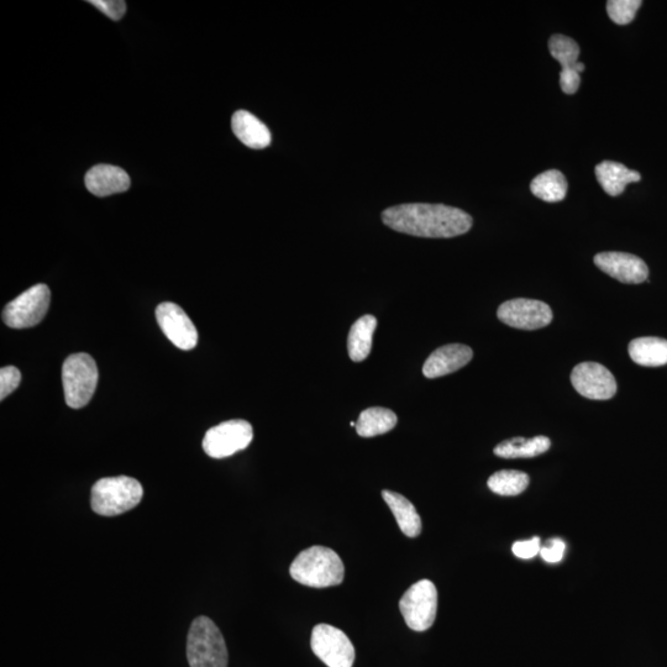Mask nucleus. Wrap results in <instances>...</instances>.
<instances>
[{
    "label": "nucleus",
    "instance_id": "nucleus-19",
    "mask_svg": "<svg viewBox=\"0 0 667 667\" xmlns=\"http://www.w3.org/2000/svg\"><path fill=\"white\" fill-rule=\"evenodd\" d=\"M629 356L635 364L659 367L667 364V340L647 336L630 341Z\"/></svg>",
    "mask_w": 667,
    "mask_h": 667
},
{
    "label": "nucleus",
    "instance_id": "nucleus-10",
    "mask_svg": "<svg viewBox=\"0 0 667 667\" xmlns=\"http://www.w3.org/2000/svg\"><path fill=\"white\" fill-rule=\"evenodd\" d=\"M498 319L514 329L538 330L551 323L554 315L548 304L535 299L518 298L498 308Z\"/></svg>",
    "mask_w": 667,
    "mask_h": 667
},
{
    "label": "nucleus",
    "instance_id": "nucleus-13",
    "mask_svg": "<svg viewBox=\"0 0 667 667\" xmlns=\"http://www.w3.org/2000/svg\"><path fill=\"white\" fill-rule=\"evenodd\" d=\"M595 264L608 276L627 285H639L648 280L647 264L640 257L627 252H601L595 256Z\"/></svg>",
    "mask_w": 667,
    "mask_h": 667
},
{
    "label": "nucleus",
    "instance_id": "nucleus-9",
    "mask_svg": "<svg viewBox=\"0 0 667 667\" xmlns=\"http://www.w3.org/2000/svg\"><path fill=\"white\" fill-rule=\"evenodd\" d=\"M311 647L328 667L354 666L355 648L343 630L329 624H318L312 632Z\"/></svg>",
    "mask_w": 667,
    "mask_h": 667
},
{
    "label": "nucleus",
    "instance_id": "nucleus-3",
    "mask_svg": "<svg viewBox=\"0 0 667 667\" xmlns=\"http://www.w3.org/2000/svg\"><path fill=\"white\" fill-rule=\"evenodd\" d=\"M143 496V486L133 477H107L94 483L91 506L99 516L114 517L138 506Z\"/></svg>",
    "mask_w": 667,
    "mask_h": 667
},
{
    "label": "nucleus",
    "instance_id": "nucleus-14",
    "mask_svg": "<svg viewBox=\"0 0 667 667\" xmlns=\"http://www.w3.org/2000/svg\"><path fill=\"white\" fill-rule=\"evenodd\" d=\"M474 357V351L469 346L450 344L441 346L425 361L423 374L427 378H438L454 374L469 364Z\"/></svg>",
    "mask_w": 667,
    "mask_h": 667
},
{
    "label": "nucleus",
    "instance_id": "nucleus-31",
    "mask_svg": "<svg viewBox=\"0 0 667 667\" xmlns=\"http://www.w3.org/2000/svg\"><path fill=\"white\" fill-rule=\"evenodd\" d=\"M566 545L561 539L550 540L549 544L540 549V555L549 564L560 563L564 559Z\"/></svg>",
    "mask_w": 667,
    "mask_h": 667
},
{
    "label": "nucleus",
    "instance_id": "nucleus-2",
    "mask_svg": "<svg viewBox=\"0 0 667 667\" xmlns=\"http://www.w3.org/2000/svg\"><path fill=\"white\" fill-rule=\"evenodd\" d=\"M290 574L303 586L325 588L338 586L344 581L343 560L334 550L325 546H312L294 559Z\"/></svg>",
    "mask_w": 667,
    "mask_h": 667
},
{
    "label": "nucleus",
    "instance_id": "nucleus-15",
    "mask_svg": "<svg viewBox=\"0 0 667 667\" xmlns=\"http://www.w3.org/2000/svg\"><path fill=\"white\" fill-rule=\"evenodd\" d=\"M86 187L97 197H108L112 194L128 191L130 177L123 168L112 165H97L86 175Z\"/></svg>",
    "mask_w": 667,
    "mask_h": 667
},
{
    "label": "nucleus",
    "instance_id": "nucleus-24",
    "mask_svg": "<svg viewBox=\"0 0 667 667\" xmlns=\"http://www.w3.org/2000/svg\"><path fill=\"white\" fill-rule=\"evenodd\" d=\"M529 476L517 470H502L488 479L487 486L500 496L521 495L529 486Z\"/></svg>",
    "mask_w": 667,
    "mask_h": 667
},
{
    "label": "nucleus",
    "instance_id": "nucleus-23",
    "mask_svg": "<svg viewBox=\"0 0 667 667\" xmlns=\"http://www.w3.org/2000/svg\"><path fill=\"white\" fill-rule=\"evenodd\" d=\"M530 189L535 197L548 203L563 201L567 193V181L563 173L558 170H550L540 173L530 183Z\"/></svg>",
    "mask_w": 667,
    "mask_h": 667
},
{
    "label": "nucleus",
    "instance_id": "nucleus-22",
    "mask_svg": "<svg viewBox=\"0 0 667 667\" xmlns=\"http://www.w3.org/2000/svg\"><path fill=\"white\" fill-rule=\"evenodd\" d=\"M397 422V416L391 409L374 407L360 414L355 428L360 437L372 438L391 432Z\"/></svg>",
    "mask_w": 667,
    "mask_h": 667
},
{
    "label": "nucleus",
    "instance_id": "nucleus-18",
    "mask_svg": "<svg viewBox=\"0 0 667 667\" xmlns=\"http://www.w3.org/2000/svg\"><path fill=\"white\" fill-rule=\"evenodd\" d=\"M595 171L598 183L612 197L622 194L629 183L642 180L639 172L629 170L626 166L613 161L601 162Z\"/></svg>",
    "mask_w": 667,
    "mask_h": 667
},
{
    "label": "nucleus",
    "instance_id": "nucleus-21",
    "mask_svg": "<svg viewBox=\"0 0 667 667\" xmlns=\"http://www.w3.org/2000/svg\"><path fill=\"white\" fill-rule=\"evenodd\" d=\"M551 441L548 437H535L532 439L513 438L502 441L495 448V455L503 459H530L543 455L550 449Z\"/></svg>",
    "mask_w": 667,
    "mask_h": 667
},
{
    "label": "nucleus",
    "instance_id": "nucleus-20",
    "mask_svg": "<svg viewBox=\"0 0 667 667\" xmlns=\"http://www.w3.org/2000/svg\"><path fill=\"white\" fill-rule=\"evenodd\" d=\"M377 328V319L374 315H364L356 320L350 329L348 338V350L350 359L354 362H362L367 359L372 349V340Z\"/></svg>",
    "mask_w": 667,
    "mask_h": 667
},
{
    "label": "nucleus",
    "instance_id": "nucleus-6",
    "mask_svg": "<svg viewBox=\"0 0 667 667\" xmlns=\"http://www.w3.org/2000/svg\"><path fill=\"white\" fill-rule=\"evenodd\" d=\"M404 621L414 632L433 627L438 611L437 587L429 580H420L404 593L399 601Z\"/></svg>",
    "mask_w": 667,
    "mask_h": 667
},
{
    "label": "nucleus",
    "instance_id": "nucleus-8",
    "mask_svg": "<svg viewBox=\"0 0 667 667\" xmlns=\"http://www.w3.org/2000/svg\"><path fill=\"white\" fill-rule=\"evenodd\" d=\"M50 301L49 287L42 283L31 287L4 308V323L14 329L35 327L45 318L49 311Z\"/></svg>",
    "mask_w": 667,
    "mask_h": 667
},
{
    "label": "nucleus",
    "instance_id": "nucleus-1",
    "mask_svg": "<svg viewBox=\"0 0 667 667\" xmlns=\"http://www.w3.org/2000/svg\"><path fill=\"white\" fill-rule=\"evenodd\" d=\"M382 222L398 233L435 239L455 238L466 234L472 227L469 214L444 204H401L386 209L382 213Z\"/></svg>",
    "mask_w": 667,
    "mask_h": 667
},
{
    "label": "nucleus",
    "instance_id": "nucleus-11",
    "mask_svg": "<svg viewBox=\"0 0 667 667\" xmlns=\"http://www.w3.org/2000/svg\"><path fill=\"white\" fill-rule=\"evenodd\" d=\"M571 383L582 397L607 401L616 396L617 382L607 367L597 362H582L571 374Z\"/></svg>",
    "mask_w": 667,
    "mask_h": 667
},
{
    "label": "nucleus",
    "instance_id": "nucleus-28",
    "mask_svg": "<svg viewBox=\"0 0 667 667\" xmlns=\"http://www.w3.org/2000/svg\"><path fill=\"white\" fill-rule=\"evenodd\" d=\"M585 71L584 63H579V67L572 70H563L560 73V87L566 94H575L579 91L581 84L580 73Z\"/></svg>",
    "mask_w": 667,
    "mask_h": 667
},
{
    "label": "nucleus",
    "instance_id": "nucleus-30",
    "mask_svg": "<svg viewBox=\"0 0 667 667\" xmlns=\"http://www.w3.org/2000/svg\"><path fill=\"white\" fill-rule=\"evenodd\" d=\"M540 549H542V542H540V538L538 537L514 543L512 546L513 554L517 558L524 560L535 558V556L540 554Z\"/></svg>",
    "mask_w": 667,
    "mask_h": 667
},
{
    "label": "nucleus",
    "instance_id": "nucleus-27",
    "mask_svg": "<svg viewBox=\"0 0 667 667\" xmlns=\"http://www.w3.org/2000/svg\"><path fill=\"white\" fill-rule=\"evenodd\" d=\"M21 374L17 367L7 366L0 371V399H5L20 385Z\"/></svg>",
    "mask_w": 667,
    "mask_h": 667
},
{
    "label": "nucleus",
    "instance_id": "nucleus-16",
    "mask_svg": "<svg viewBox=\"0 0 667 667\" xmlns=\"http://www.w3.org/2000/svg\"><path fill=\"white\" fill-rule=\"evenodd\" d=\"M231 128L236 138L251 149L261 150L271 144L272 136L269 128L246 110H239L233 115Z\"/></svg>",
    "mask_w": 667,
    "mask_h": 667
},
{
    "label": "nucleus",
    "instance_id": "nucleus-29",
    "mask_svg": "<svg viewBox=\"0 0 667 667\" xmlns=\"http://www.w3.org/2000/svg\"><path fill=\"white\" fill-rule=\"evenodd\" d=\"M92 5L112 20H120L126 12V3L123 0H91Z\"/></svg>",
    "mask_w": 667,
    "mask_h": 667
},
{
    "label": "nucleus",
    "instance_id": "nucleus-4",
    "mask_svg": "<svg viewBox=\"0 0 667 667\" xmlns=\"http://www.w3.org/2000/svg\"><path fill=\"white\" fill-rule=\"evenodd\" d=\"M187 658L191 667H228L227 644L212 619L198 617L192 622L187 638Z\"/></svg>",
    "mask_w": 667,
    "mask_h": 667
},
{
    "label": "nucleus",
    "instance_id": "nucleus-17",
    "mask_svg": "<svg viewBox=\"0 0 667 667\" xmlns=\"http://www.w3.org/2000/svg\"><path fill=\"white\" fill-rule=\"evenodd\" d=\"M382 497L390 507L402 533L408 538H417L422 533L423 525L413 503L399 493L387 490L382 491Z\"/></svg>",
    "mask_w": 667,
    "mask_h": 667
},
{
    "label": "nucleus",
    "instance_id": "nucleus-25",
    "mask_svg": "<svg viewBox=\"0 0 667 667\" xmlns=\"http://www.w3.org/2000/svg\"><path fill=\"white\" fill-rule=\"evenodd\" d=\"M549 50L551 56L560 63L563 70L579 67L580 47L575 40L564 35L551 36Z\"/></svg>",
    "mask_w": 667,
    "mask_h": 667
},
{
    "label": "nucleus",
    "instance_id": "nucleus-5",
    "mask_svg": "<svg viewBox=\"0 0 667 667\" xmlns=\"http://www.w3.org/2000/svg\"><path fill=\"white\" fill-rule=\"evenodd\" d=\"M62 383L68 407L80 409L87 406L97 388L96 361L84 353L68 356L62 366Z\"/></svg>",
    "mask_w": 667,
    "mask_h": 667
},
{
    "label": "nucleus",
    "instance_id": "nucleus-12",
    "mask_svg": "<svg viewBox=\"0 0 667 667\" xmlns=\"http://www.w3.org/2000/svg\"><path fill=\"white\" fill-rule=\"evenodd\" d=\"M156 319L162 332L178 349L189 351L196 348L198 332L181 307L171 302L161 303L156 308Z\"/></svg>",
    "mask_w": 667,
    "mask_h": 667
},
{
    "label": "nucleus",
    "instance_id": "nucleus-26",
    "mask_svg": "<svg viewBox=\"0 0 667 667\" xmlns=\"http://www.w3.org/2000/svg\"><path fill=\"white\" fill-rule=\"evenodd\" d=\"M642 4L640 0H609L608 17L618 25H627L632 23Z\"/></svg>",
    "mask_w": 667,
    "mask_h": 667
},
{
    "label": "nucleus",
    "instance_id": "nucleus-7",
    "mask_svg": "<svg viewBox=\"0 0 667 667\" xmlns=\"http://www.w3.org/2000/svg\"><path fill=\"white\" fill-rule=\"evenodd\" d=\"M254 439V429L246 420H228L210 428L203 439V449L213 459H225L243 451Z\"/></svg>",
    "mask_w": 667,
    "mask_h": 667
}]
</instances>
